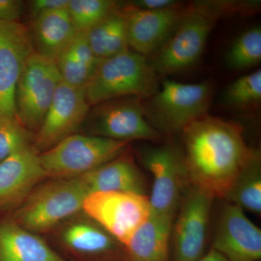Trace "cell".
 <instances>
[{
	"instance_id": "obj_30",
	"label": "cell",
	"mask_w": 261,
	"mask_h": 261,
	"mask_svg": "<svg viewBox=\"0 0 261 261\" xmlns=\"http://www.w3.org/2000/svg\"><path fill=\"white\" fill-rule=\"evenodd\" d=\"M70 0H34L30 3V12L33 19L51 10L68 8Z\"/></svg>"
},
{
	"instance_id": "obj_27",
	"label": "cell",
	"mask_w": 261,
	"mask_h": 261,
	"mask_svg": "<svg viewBox=\"0 0 261 261\" xmlns=\"http://www.w3.org/2000/svg\"><path fill=\"white\" fill-rule=\"evenodd\" d=\"M261 99V70L245 75L230 84L223 95V102L234 108L257 106Z\"/></svg>"
},
{
	"instance_id": "obj_8",
	"label": "cell",
	"mask_w": 261,
	"mask_h": 261,
	"mask_svg": "<svg viewBox=\"0 0 261 261\" xmlns=\"http://www.w3.org/2000/svg\"><path fill=\"white\" fill-rule=\"evenodd\" d=\"M84 214L124 247L150 214L149 197L129 192H99L86 197Z\"/></svg>"
},
{
	"instance_id": "obj_5",
	"label": "cell",
	"mask_w": 261,
	"mask_h": 261,
	"mask_svg": "<svg viewBox=\"0 0 261 261\" xmlns=\"http://www.w3.org/2000/svg\"><path fill=\"white\" fill-rule=\"evenodd\" d=\"M211 97L207 82L184 84L164 80L152 97L142 101V106L146 118L155 129L174 133L207 115Z\"/></svg>"
},
{
	"instance_id": "obj_20",
	"label": "cell",
	"mask_w": 261,
	"mask_h": 261,
	"mask_svg": "<svg viewBox=\"0 0 261 261\" xmlns=\"http://www.w3.org/2000/svg\"><path fill=\"white\" fill-rule=\"evenodd\" d=\"M173 217L149 214L124 247L129 261H169Z\"/></svg>"
},
{
	"instance_id": "obj_21",
	"label": "cell",
	"mask_w": 261,
	"mask_h": 261,
	"mask_svg": "<svg viewBox=\"0 0 261 261\" xmlns=\"http://www.w3.org/2000/svg\"><path fill=\"white\" fill-rule=\"evenodd\" d=\"M102 61L89 47L86 32H77L69 45L55 62L63 82L83 88L92 80Z\"/></svg>"
},
{
	"instance_id": "obj_4",
	"label": "cell",
	"mask_w": 261,
	"mask_h": 261,
	"mask_svg": "<svg viewBox=\"0 0 261 261\" xmlns=\"http://www.w3.org/2000/svg\"><path fill=\"white\" fill-rule=\"evenodd\" d=\"M220 17L210 2H199L185 8L173 35L157 53L147 58L156 74H174L195 65Z\"/></svg>"
},
{
	"instance_id": "obj_2",
	"label": "cell",
	"mask_w": 261,
	"mask_h": 261,
	"mask_svg": "<svg viewBox=\"0 0 261 261\" xmlns=\"http://www.w3.org/2000/svg\"><path fill=\"white\" fill-rule=\"evenodd\" d=\"M159 84L148 58L128 48L103 60L86 87V97L91 107L121 97L145 100L157 92Z\"/></svg>"
},
{
	"instance_id": "obj_10",
	"label": "cell",
	"mask_w": 261,
	"mask_h": 261,
	"mask_svg": "<svg viewBox=\"0 0 261 261\" xmlns=\"http://www.w3.org/2000/svg\"><path fill=\"white\" fill-rule=\"evenodd\" d=\"M92 107L83 123L89 135L126 142L161 138V133L146 118L140 98H118Z\"/></svg>"
},
{
	"instance_id": "obj_12",
	"label": "cell",
	"mask_w": 261,
	"mask_h": 261,
	"mask_svg": "<svg viewBox=\"0 0 261 261\" xmlns=\"http://www.w3.org/2000/svg\"><path fill=\"white\" fill-rule=\"evenodd\" d=\"M214 199L197 187L187 189L173 228L174 261H195L203 255Z\"/></svg>"
},
{
	"instance_id": "obj_31",
	"label": "cell",
	"mask_w": 261,
	"mask_h": 261,
	"mask_svg": "<svg viewBox=\"0 0 261 261\" xmlns=\"http://www.w3.org/2000/svg\"><path fill=\"white\" fill-rule=\"evenodd\" d=\"M178 4L179 3L174 0H134L125 3L130 8L145 10L166 9Z\"/></svg>"
},
{
	"instance_id": "obj_29",
	"label": "cell",
	"mask_w": 261,
	"mask_h": 261,
	"mask_svg": "<svg viewBox=\"0 0 261 261\" xmlns=\"http://www.w3.org/2000/svg\"><path fill=\"white\" fill-rule=\"evenodd\" d=\"M23 6L19 0H0V21L18 22Z\"/></svg>"
},
{
	"instance_id": "obj_24",
	"label": "cell",
	"mask_w": 261,
	"mask_h": 261,
	"mask_svg": "<svg viewBox=\"0 0 261 261\" xmlns=\"http://www.w3.org/2000/svg\"><path fill=\"white\" fill-rule=\"evenodd\" d=\"M226 200L243 210L261 214L260 153L257 150L230 189Z\"/></svg>"
},
{
	"instance_id": "obj_28",
	"label": "cell",
	"mask_w": 261,
	"mask_h": 261,
	"mask_svg": "<svg viewBox=\"0 0 261 261\" xmlns=\"http://www.w3.org/2000/svg\"><path fill=\"white\" fill-rule=\"evenodd\" d=\"M34 136L16 118L0 117V162L18 151L32 147Z\"/></svg>"
},
{
	"instance_id": "obj_18",
	"label": "cell",
	"mask_w": 261,
	"mask_h": 261,
	"mask_svg": "<svg viewBox=\"0 0 261 261\" xmlns=\"http://www.w3.org/2000/svg\"><path fill=\"white\" fill-rule=\"evenodd\" d=\"M0 261H68L37 233L0 217Z\"/></svg>"
},
{
	"instance_id": "obj_16",
	"label": "cell",
	"mask_w": 261,
	"mask_h": 261,
	"mask_svg": "<svg viewBox=\"0 0 261 261\" xmlns=\"http://www.w3.org/2000/svg\"><path fill=\"white\" fill-rule=\"evenodd\" d=\"M213 249L229 261H257L261 257V231L243 209L228 203L220 215Z\"/></svg>"
},
{
	"instance_id": "obj_15",
	"label": "cell",
	"mask_w": 261,
	"mask_h": 261,
	"mask_svg": "<svg viewBox=\"0 0 261 261\" xmlns=\"http://www.w3.org/2000/svg\"><path fill=\"white\" fill-rule=\"evenodd\" d=\"M44 178L39 153L32 146L0 162V217L14 212Z\"/></svg>"
},
{
	"instance_id": "obj_32",
	"label": "cell",
	"mask_w": 261,
	"mask_h": 261,
	"mask_svg": "<svg viewBox=\"0 0 261 261\" xmlns=\"http://www.w3.org/2000/svg\"><path fill=\"white\" fill-rule=\"evenodd\" d=\"M195 261H229L222 254L216 251L214 249H211L210 251L205 255H202L200 258Z\"/></svg>"
},
{
	"instance_id": "obj_26",
	"label": "cell",
	"mask_w": 261,
	"mask_h": 261,
	"mask_svg": "<svg viewBox=\"0 0 261 261\" xmlns=\"http://www.w3.org/2000/svg\"><path fill=\"white\" fill-rule=\"evenodd\" d=\"M118 5L111 0H70L68 10L77 32H87Z\"/></svg>"
},
{
	"instance_id": "obj_22",
	"label": "cell",
	"mask_w": 261,
	"mask_h": 261,
	"mask_svg": "<svg viewBox=\"0 0 261 261\" xmlns=\"http://www.w3.org/2000/svg\"><path fill=\"white\" fill-rule=\"evenodd\" d=\"M89 47L99 59L106 60L128 49L127 15L124 7L118 6L86 32Z\"/></svg>"
},
{
	"instance_id": "obj_13",
	"label": "cell",
	"mask_w": 261,
	"mask_h": 261,
	"mask_svg": "<svg viewBox=\"0 0 261 261\" xmlns=\"http://www.w3.org/2000/svg\"><path fill=\"white\" fill-rule=\"evenodd\" d=\"M30 32L20 22L0 21V117L16 118L15 90L34 53Z\"/></svg>"
},
{
	"instance_id": "obj_25",
	"label": "cell",
	"mask_w": 261,
	"mask_h": 261,
	"mask_svg": "<svg viewBox=\"0 0 261 261\" xmlns=\"http://www.w3.org/2000/svg\"><path fill=\"white\" fill-rule=\"evenodd\" d=\"M261 61V28L252 27L240 34L233 40L226 56V65L230 69H247Z\"/></svg>"
},
{
	"instance_id": "obj_7",
	"label": "cell",
	"mask_w": 261,
	"mask_h": 261,
	"mask_svg": "<svg viewBox=\"0 0 261 261\" xmlns=\"http://www.w3.org/2000/svg\"><path fill=\"white\" fill-rule=\"evenodd\" d=\"M56 62L38 54L29 56L15 90V113L20 124L35 135L61 83Z\"/></svg>"
},
{
	"instance_id": "obj_1",
	"label": "cell",
	"mask_w": 261,
	"mask_h": 261,
	"mask_svg": "<svg viewBox=\"0 0 261 261\" xmlns=\"http://www.w3.org/2000/svg\"><path fill=\"white\" fill-rule=\"evenodd\" d=\"M181 132L182 152L190 185L213 198H226L257 150L247 147L241 127L207 114Z\"/></svg>"
},
{
	"instance_id": "obj_3",
	"label": "cell",
	"mask_w": 261,
	"mask_h": 261,
	"mask_svg": "<svg viewBox=\"0 0 261 261\" xmlns=\"http://www.w3.org/2000/svg\"><path fill=\"white\" fill-rule=\"evenodd\" d=\"M88 195L79 177L51 178L38 185L23 203L7 216L33 233L47 232L82 211Z\"/></svg>"
},
{
	"instance_id": "obj_19",
	"label": "cell",
	"mask_w": 261,
	"mask_h": 261,
	"mask_svg": "<svg viewBox=\"0 0 261 261\" xmlns=\"http://www.w3.org/2000/svg\"><path fill=\"white\" fill-rule=\"evenodd\" d=\"M34 51L56 61L77 33L68 8L46 12L33 19L29 31Z\"/></svg>"
},
{
	"instance_id": "obj_23",
	"label": "cell",
	"mask_w": 261,
	"mask_h": 261,
	"mask_svg": "<svg viewBox=\"0 0 261 261\" xmlns=\"http://www.w3.org/2000/svg\"><path fill=\"white\" fill-rule=\"evenodd\" d=\"M61 239L67 248L84 256L106 255L117 247L116 240L90 219L67 224L62 230Z\"/></svg>"
},
{
	"instance_id": "obj_17",
	"label": "cell",
	"mask_w": 261,
	"mask_h": 261,
	"mask_svg": "<svg viewBox=\"0 0 261 261\" xmlns=\"http://www.w3.org/2000/svg\"><path fill=\"white\" fill-rule=\"evenodd\" d=\"M88 195L99 192H129L145 195V178L129 155L119 157L80 176Z\"/></svg>"
},
{
	"instance_id": "obj_11",
	"label": "cell",
	"mask_w": 261,
	"mask_h": 261,
	"mask_svg": "<svg viewBox=\"0 0 261 261\" xmlns=\"http://www.w3.org/2000/svg\"><path fill=\"white\" fill-rule=\"evenodd\" d=\"M90 108L86 87H72L62 81L42 125L34 136L33 148L42 153L76 134Z\"/></svg>"
},
{
	"instance_id": "obj_6",
	"label": "cell",
	"mask_w": 261,
	"mask_h": 261,
	"mask_svg": "<svg viewBox=\"0 0 261 261\" xmlns=\"http://www.w3.org/2000/svg\"><path fill=\"white\" fill-rule=\"evenodd\" d=\"M128 142L74 134L39 154L46 178H72L125 153Z\"/></svg>"
},
{
	"instance_id": "obj_14",
	"label": "cell",
	"mask_w": 261,
	"mask_h": 261,
	"mask_svg": "<svg viewBox=\"0 0 261 261\" xmlns=\"http://www.w3.org/2000/svg\"><path fill=\"white\" fill-rule=\"evenodd\" d=\"M127 42L132 51L149 58L168 42L177 28L185 8L179 4L166 9L145 10L124 7Z\"/></svg>"
},
{
	"instance_id": "obj_9",
	"label": "cell",
	"mask_w": 261,
	"mask_h": 261,
	"mask_svg": "<svg viewBox=\"0 0 261 261\" xmlns=\"http://www.w3.org/2000/svg\"><path fill=\"white\" fill-rule=\"evenodd\" d=\"M141 161L153 176L149 197L150 213L173 217L189 182L183 152L176 146H146L140 149Z\"/></svg>"
}]
</instances>
